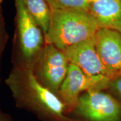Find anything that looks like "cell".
I'll use <instances>...</instances> for the list:
<instances>
[{
  "instance_id": "1",
  "label": "cell",
  "mask_w": 121,
  "mask_h": 121,
  "mask_svg": "<svg viewBox=\"0 0 121 121\" xmlns=\"http://www.w3.org/2000/svg\"><path fill=\"white\" fill-rule=\"evenodd\" d=\"M51 21L45 35L47 44L63 51L94 37L100 28L89 11L51 9Z\"/></svg>"
},
{
  "instance_id": "14",
  "label": "cell",
  "mask_w": 121,
  "mask_h": 121,
  "mask_svg": "<svg viewBox=\"0 0 121 121\" xmlns=\"http://www.w3.org/2000/svg\"><path fill=\"white\" fill-rule=\"evenodd\" d=\"M1 0H0V2H1Z\"/></svg>"
},
{
  "instance_id": "2",
  "label": "cell",
  "mask_w": 121,
  "mask_h": 121,
  "mask_svg": "<svg viewBox=\"0 0 121 121\" xmlns=\"http://www.w3.org/2000/svg\"><path fill=\"white\" fill-rule=\"evenodd\" d=\"M80 116L89 121H121V104L101 91H86L79 97L76 107Z\"/></svg>"
},
{
  "instance_id": "10",
  "label": "cell",
  "mask_w": 121,
  "mask_h": 121,
  "mask_svg": "<svg viewBox=\"0 0 121 121\" xmlns=\"http://www.w3.org/2000/svg\"><path fill=\"white\" fill-rule=\"evenodd\" d=\"M27 10L43 31L44 35L49 30L51 21V9L45 0H22Z\"/></svg>"
},
{
  "instance_id": "6",
  "label": "cell",
  "mask_w": 121,
  "mask_h": 121,
  "mask_svg": "<svg viewBox=\"0 0 121 121\" xmlns=\"http://www.w3.org/2000/svg\"><path fill=\"white\" fill-rule=\"evenodd\" d=\"M97 52L112 78L121 75V33L100 28L95 35Z\"/></svg>"
},
{
  "instance_id": "5",
  "label": "cell",
  "mask_w": 121,
  "mask_h": 121,
  "mask_svg": "<svg viewBox=\"0 0 121 121\" xmlns=\"http://www.w3.org/2000/svg\"><path fill=\"white\" fill-rule=\"evenodd\" d=\"M69 62L76 65L89 76L112 78L97 52L95 37L63 50Z\"/></svg>"
},
{
  "instance_id": "7",
  "label": "cell",
  "mask_w": 121,
  "mask_h": 121,
  "mask_svg": "<svg viewBox=\"0 0 121 121\" xmlns=\"http://www.w3.org/2000/svg\"><path fill=\"white\" fill-rule=\"evenodd\" d=\"M17 24L22 51L24 57L31 58L41 49L42 34L37 22L27 10L22 0H16Z\"/></svg>"
},
{
  "instance_id": "4",
  "label": "cell",
  "mask_w": 121,
  "mask_h": 121,
  "mask_svg": "<svg viewBox=\"0 0 121 121\" xmlns=\"http://www.w3.org/2000/svg\"><path fill=\"white\" fill-rule=\"evenodd\" d=\"M69 63L62 51L47 44L39 60L38 73L48 88L56 93L66 78Z\"/></svg>"
},
{
  "instance_id": "9",
  "label": "cell",
  "mask_w": 121,
  "mask_h": 121,
  "mask_svg": "<svg viewBox=\"0 0 121 121\" xmlns=\"http://www.w3.org/2000/svg\"><path fill=\"white\" fill-rule=\"evenodd\" d=\"M27 83L33 96L43 108L54 116L63 117L64 103L52 91L39 82L31 69L27 73Z\"/></svg>"
},
{
  "instance_id": "8",
  "label": "cell",
  "mask_w": 121,
  "mask_h": 121,
  "mask_svg": "<svg viewBox=\"0 0 121 121\" xmlns=\"http://www.w3.org/2000/svg\"><path fill=\"white\" fill-rule=\"evenodd\" d=\"M89 11L100 28L110 29L121 33V0H98L89 3Z\"/></svg>"
},
{
  "instance_id": "12",
  "label": "cell",
  "mask_w": 121,
  "mask_h": 121,
  "mask_svg": "<svg viewBox=\"0 0 121 121\" xmlns=\"http://www.w3.org/2000/svg\"><path fill=\"white\" fill-rule=\"evenodd\" d=\"M108 88L121 102V75L112 78L109 82Z\"/></svg>"
},
{
  "instance_id": "13",
  "label": "cell",
  "mask_w": 121,
  "mask_h": 121,
  "mask_svg": "<svg viewBox=\"0 0 121 121\" xmlns=\"http://www.w3.org/2000/svg\"><path fill=\"white\" fill-rule=\"evenodd\" d=\"M86 1L89 3H91V2H95V1H98V0H86Z\"/></svg>"
},
{
  "instance_id": "11",
  "label": "cell",
  "mask_w": 121,
  "mask_h": 121,
  "mask_svg": "<svg viewBox=\"0 0 121 121\" xmlns=\"http://www.w3.org/2000/svg\"><path fill=\"white\" fill-rule=\"evenodd\" d=\"M51 9L60 10H80L89 11L86 0H45Z\"/></svg>"
},
{
  "instance_id": "3",
  "label": "cell",
  "mask_w": 121,
  "mask_h": 121,
  "mask_svg": "<svg viewBox=\"0 0 121 121\" xmlns=\"http://www.w3.org/2000/svg\"><path fill=\"white\" fill-rule=\"evenodd\" d=\"M111 79L103 77L89 76L76 65L69 63L67 75L60 89V95L66 105L70 108H76L80 93L84 91H100L108 88Z\"/></svg>"
}]
</instances>
